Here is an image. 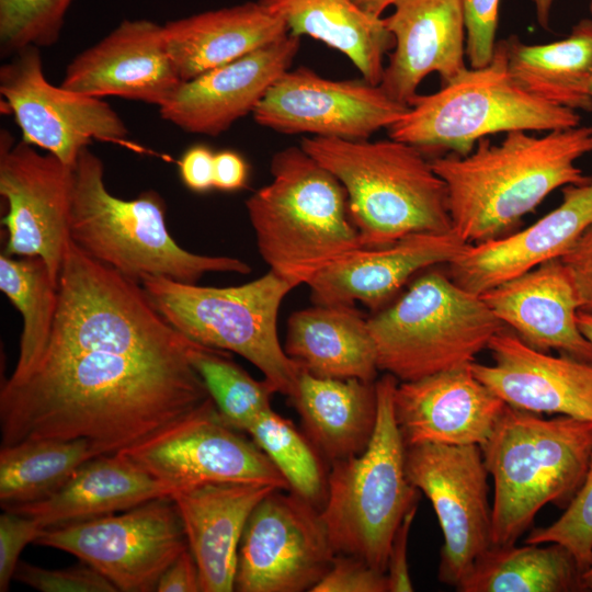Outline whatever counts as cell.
Listing matches in <instances>:
<instances>
[{"instance_id":"6da1fadb","label":"cell","mask_w":592,"mask_h":592,"mask_svg":"<svg viewBox=\"0 0 592 592\" xmlns=\"http://www.w3.org/2000/svg\"><path fill=\"white\" fill-rule=\"evenodd\" d=\"M190 349L47 344L24 377L1 385V446L86 439L114 454L149 439L210 398Z\"/></svg>"},{"instance_id":"7a4b0ae2","label":"cell","mask_w":592,"mask_h":592,"mask_svg":"<svg viewBox=\"0 0 592 592\" xmlns=\"http://www.w3.org/2000/svg\"><path fill=\"white\" fill-rule=\"evenodd\" d=\"M592 152V127L578 125L535 136L508 133L492 144L481 138L466 156L431 160L447 190L456 232L474 244L505 236L551 192L592 181L577 161Z\"/></svg>"},{"instance_id":"3957f363","label":"cell","mask_w":592,"mask_h":592,"mask_svg":"<svg viewBox=\"0 0 592 592\" xmlns=\"http://www.w3.org/2000/svg\"><path fill=\"white\" fill-rule=\"evenodd\" d=\"M272 181L246 208L260 255L296 287L342 257L364 248L342 183L300 146L275 152Z\"/></svg>"},{"instance_id":"277c9868","label":"cell","mask_w":592,"mask_h":592,"mask_svg":"<svg viewBox=\"0 0 592 592\" xmlns=\"http://www.w3.org/2000/svg\"><path fill=\"white\" fill-rule=\"evenodd\" d=\"M299 146L344 186L364 248L453 231L446 185L417 147L320 136H304Z\"/></svg>"},{"instance_id":"5b68a950","label":"cell","mask_w":592,"mask_h":592,"mask_svg":"<svg viewBox=\"0 0 592 592\" xmlns=\"http://www.w3.org/2000/svg\"><path fill=\"white\" fill-rule=\"evenodd\" d=\"M493 479L491 546L514 545L538 511L566 509L592 454V421L540 414L506 405L480 446Z\"/></svg>"},{"instance_id":"8992f818","label":"cell","mask_w":592,"mask_h":592,"mask_svg":"<svg viewBox=\"0 0 592 592\" xmlns=\"http://www.w3.org/2000/svg\"><path fill=\"white\" fill-rule=\"evenodd\" d=\"M70 239L94 260L124 276L196 284L209 272L249 274L242 260L181 248L168 231L166 204L153 190L123 200L109 192L102 160L88 147L72 167Z\"/></svg>"},{"instance_id":"52a82bcc","label":"cell","mask_w":592,"mask_h":592,"mask_svg":"<svg viewBox=\"0 0 592 592\" xmlns=\"http://www.w3.org/2000/svg\"><path fill=\"white\" fill-rule=\"evenodd\" d=\"M398 379L376 380L377 419L366 449L330 464L321 516L337 555L387 571L392 537L420 491L407 476L406 445L394 410Z\"/></svg>"},{"instance_id":"ba28073f","label":"cell","mask_w":592,"mask_h":592,"mask_svg":"<svg viewBox=\"0 0 592 592\" xmlns=\"http://www.w3.org/2000/svg\"><path fill=\"white\" fill-rule=\"evenodd\" d=\"M407 112L387 128L389 138L426 152L466 156L491 134L553 132L580 125L577 111L548 103L525 91L510 75L503 46L491 61L467 68L431 94H417Z\"/></svg>"},{"instance_id":"9c48e42d","label":"cell","mask_w":592,"mask_h":592,"mask_svg":"<svg viewBox=\"0 0 592 592\" xmlns=\"http://www.w3.org/2000/svg\"><path fill=\"white\" fill-rule=\"evenodd\" d=\"M379 371L400 382L468 365L506 328L480 295L430 270L367 319Z\"/></svg>"},{"instance_id":"30bf717a","label":"cell","mask_w":592,"mask_h":592,"mask_svg":"<svg viewBox=\"0 0 592 592\" xmlns=\"http://www.w3.org/2000/svg\"><path fill=\"white\" fill-rule=\"evenodd\" d=\"M152 305L182 334L252 363L276 392L292 398L301 367L281 345L277 316L296 286L273 271L249 283L213 287L149 277L141 282Z\"/></svg>"},{"instance_id":"8fae6325","label":"cell","mask_w":592,"mask_h":592,"mask_svg":"<svg viewBox=\"0 0 592 592\" xmlns=\"http://www.w3.org/2000/svg\"><path fill=\"white\" fill-rule=\"evenodd\" d=\"M34 544L76 556L123 592L156 591L162 573L189 549L170 497L119 514L45 528Z\"/></svg>"},{"instance_id":"7c38bea8","label":"cell","mask_w":592,"mask_h":592,"mask_svg":"<svg viewBox=\"0 0 592 592\" xmlns=\"http://www.w3.org/2000/svg\"><path fill=\"white\" fill-rule=\"evenodd\" d=\"M335 555L321 510L291 490L274 489L246 523L235 591H311Z\"/></svg>"},{"instance_id":"4fadbf2b","label":"cell","mask_w":592,"mask_h":592,"mask_svg":"<svg viewBox=\"0 0 592 592\" xmlns=\"http://www.w3.org/2000/svg\"><path fill=\"white\" fill-rule=\"evenodd\" d=\"M411 483L432 503L444 543L437 579L456 589L491 547L492 506L479 445L418 444L406 447Z\"/></svg>"},{"instance_id":"5bb4252c","label":"cell","mask_w":592,"mask_h":592,"mask_svg":"<svg viewBox=\"0 0 592 592\" xmlns=\"http://www.w3.org/2000/svg\"><path fill=\"white\" fill-rule=\"evenodd\" d=\"M239 432L221 419L210 397L185 418L119 452L179 490L216 482L291 490L269 457Z\"/></svg>"},{"instance_id":"9a60e30c","label":"cell","mask_w":592,"mask_h":592,"mask_svg":"<svg viewBox=\"0 0 592 592\" xmlns=\"http://www.w3.org/2000/svg\"><path fill=\"white\" fill-rule=\"evenodd\" d=\"M0 93L23 141L69 167L92 140L123 143L127 138L126 125L106 102L46 80L39 47L22 48L1 66Z\"/></svg>"},{"instance_id":"2e32d148","label":"cell","mask_w":592,"mask_h":592,"mask_svg":"<svg viewBox=\"0 0 592 592\" xmlns=\"http://www.w3.org/2000/svg\"><path fill=\"white\" fill-rule=\"evenodd\" d=\"M72 184V167L23 140L15 144L1 130L0 194L8 204L3 253L42 258L57 285L70 240Z\"/></svg>"},{"instance_id":"e0dca14e","label":"cell","mask_w":592,"mask_h":592,"mask_svg":"<svg viewBox=\"0 0 592 592\" xmlns=\"http://www.w3.org/2000/svg\"><path fill=\"white\" fill-rule=\"evenodd\" d=\"M408 109L363 78L331 80L298 67L270 87L252 116L281 134L363 140L390 127Z\"/></svg>"},{"instance_id":"ac0fdd59","label":"cell","mask_w":592,"mask_h":592,"mask_svg":"<svg viewBox=\"0 0 592 592\" xmlns=\"http://www.w3.org/2000/svg\"><path fill=\"white\" fill-rule=\"evenodd\" d=\"M162 25L150 20H124L67 66L61 87L79 94L164 104L181 84Z\"/></svg>"},{"instance_id":"d6986e66","label":"cell","mask_w":592,"mask_h":592,"mask_svg":"<svg viewBox=\"0 0 592 592\" xmlns=\"http://www.w3.org/2000/svg\"><path fill=\"white\" fill-rule=\"evenodd\" d=\"M300 37L286 36L234 61L182 81L159 106L163 119L193 134L216 137L252 114L270 87L291 68Z\"/></svg>"},{"instance_id":"ffe728a7","label":"cell","mask_w":592,"mask_h":592,"mask_svg":"<svg viewBox=\"0 0 592 592\" xmlns=\"http://www.w3.org/2000/svg\"><path fill=\"white\" fill-rule=\"evenodd\" d=\"M505 403L473 373L470 364L398 383L396 421L406 447L479 445L491 435Z\"/></svg>"},{"instance_id":"44dd1931","label":"cell","mask_w":592,"mask_h":592,"mask_svg":"<svg viewBox=\"0 0 592 592\" xmlns=\"http://www.w3.org/2000/svg\"><path fill=\"white\" fill-rule=\"evenodd\" d=\"M493 363L473 362L474 375L514 408L592 421V362L554 356L504 328L489 342Z\"/></svg>"},{"instance_id":"7402d4cb","label":"cell","mask_w":592,"mask_h":592,"mask_svg":"<svg viewBox=\"0 0 592 592\" xmlns=\"http://www.w3.org/2000/svg\"><path fill=\"white\" fill-rule=\"evenodd\" d=\"M592 225V181L562 187L561 203L513 235L467 244L448 263L452 280L480 295L533 267L560 259Z\"/></svg>"},{"instance_id":"603a6c76","label":"cell","mask_w":592,"mask_h":592,"mask_svg":"<svg viewBox=\"0 0 592 592\" xmlns=\"http://www.w3.org/2000/svg\"><path fill=\"white\" fill-rule=\"evenodd\" d=\"M394 7L384 22L395 46L379 87L409 105L430 73L446 84L467 69L464 14L460 0H398Z\"/></svg>"},{"instance_id":"cb8c5ba5","label":"cell","mask_w":592,"mask_h":592,"mask_svg":"<svg viewBox=\"0 0 592 592\" xmlns=\"http://www.w3.org/2000/svg\"><path fill=\"white\" fill-rule=\"evenodd\" d=\"M454 231L413 234L389 246L362 248L318 272L307 285L314 304L386 307L421 270L449 263L467 246Z\"/></svg>"},{"instance_id":"d4e9b609","label":"cell","mask_w":592,"mask_h":592,"mask_svg":"<svg viewBox=\"0 0 592 592\" xmlns=\"http://www.w3.org/2000/svg\"><path fill=\"white\" fill-rule=\"evenodd\" d=\"M480 297L527 345L592 362V343L578 325V294L561 259L546 261Z\"/></svg>"},{"instance_id":"484cf974","label":"cell","mask_w":592,"mask_h":592,"mask_svg":"<svg viewBox=\"0 0 592 592\" xmlns=\"http://www.w3.org/2000/svg\"><path fill=\"white\" fill-rule=\"evenodd\" d=\"M275 488L246 482H216L181 489L170 498L181 517L202 592L235 591L238 549L246 523Z\"/></svg>"},{"instance_id":"4316f807","label":"cell","mask_w":592,"mask_h":592,"mask_svg":"<svg viewBox=\"0 0 592 592\" xmlns=\"http://www.w3.org/2000/svg\"><path fill=\"white\" fill-rule=\"evenodd\" d=\"M177 490L117 452L89 459L53 494L3 510L32 516L49 528L123 512Z\"/></svg>"},{"instance_id":"83f0119b","label":"cell","mask_w":592,"mask_h":592,"mask_svg":"<svg viewBox=\"0 0 592 592\" xmlns=\"http://www.w3.org/2000/svg\"><path fill=\"white\" fill-rule=\"evenodd\" d=\"M168 54L182 79L190 80L266 46L289 32L259 1L196 13L162 25Z\"/></svg>"},{"instance_id":"f1b7e54d","label":"cell","mask_w":592,"mask_h":592,"mask_svg":"<svg viewBox=\"0 0 592 592\" xmlns=\"http://www.w3.org/2000/svg\"><path fill=\"white\" fill-rule=\"evenodd\" d=\"M284 350L317 377L376 382L379 371L367 319L354 305L315 304L293 312Z\"/></svg>"},{"instance_id":"f546056e","label":"cell","mask_w":592,"mask_h":592,"mask_svg":"<svg viewBox=\"0 0 592 592\" xmlns=\"http://www.w3.org/2000/svg\"><path fill=\"white\" fill-rule=\"evenodd\" d=\"M375 383L317 377L301 368L289 401L306 436L330 464L366 449L377 419Z\"/></svg>"},{"instance_id":"4dcf8cb0","label":"cell","mask_w":592,"mask_h":592,"mask_svg":"<svg viewBox=\"0 0 592 592\" xmlns=\"http://www.w3.org/2000/svg\"><path fill=\"white\" fill-rule=\"evenodd\" d=\"M283 20L291 34L310 36L341 52L362 78L379 86L384 57L395 39L384 19L361 11L352 0H257Z\"/></svg>"},{"instance_id":"1f68e13d","label":"cell","mask_w":592,"mask_h":592,"mask_svg":"<svg viewBox=\"0 0 592 592\" xmlns=\"http://www.w3.org/2000/svg\"><path fill=\"white\" fill-rule=\"evenodd\" d=\"M500 43L510 75L525 91L558 106L592 111V19L581 20L553 43L528 45L515 36Z\"/></svg>"},{"instance_id":"d6a6232c","label":"cell","mask_w":592,"mask_h":592,"mask_svg":"<svg viewBox=\"0 0 592 592\" xmlns=\"http://www.w3.org/2000/svg\"><path fill=\"white\" fill-rule=\"evenodd\" d=\"M581 569L562 545L491 546L456 587L459 592L584 591Z\"/></svg>"},{"instance_id":"836d02e7","label":"cell","mask_w":592,"mask_h":592,"mask_svg":"<svg viewBox=\"0 0 592 592\" xmlns=\"http://www.w3.org/2000/svg\"><path fill=\"white\" fill-rule=\"evenodd\" d=\"M100 455L103 454L86 439H44L1 446V508L53 494L82 464Z\"/></svg>"},{"instance_id":"e575fe53","label":"cell","mask_w":592,"mask_h":592,"mask_svg":"<svg viewBox=\"0 0 592 592\" xmlns=\"http://www.w3.org/2000/svg\"><path fill=\"white\" fill-rule=\"evenodd\" d=\"M0 289L23 318L19 357L10 380L24 377L44 352L50 338L58 285L39 257L0 255Z\"/></svg>"},{"instance_id":"d590c367","label":"cell","mask_w":592,"mask_h":592,"mask_svg":"<svg viewBox=\"0 0 592 592\" xmlns=\"http://www.w3.org/2000/svg\"><path fill=\"white\" fill-rule=\"evenodd\" d=\"M247 433L285 478L291 491L321 510L327 499L328 473L310 440L272 408L259 415Z\"/></svg>"},{"instance_id":"8d00e7d4","label":"cell","mask_w":592,"mask_h":592,"mask_svg":"<svg viewBox=\"0 0 592 592\" xmlns=\"http://www.w3.org/2000/svg\"><path fill=\"white\" fill-rule=\"evenodd\" d=\"M189 357L221 419L232 429L247 432L259 415L271 409L276 392L271 384L252 378L226 351L195 342Z\"/></svg>"},{"instance_id":"74e56055","label":"cell","mask_w":592,"mask_h":592,"mask_svg":"<svg viewBox=\"0 0 592 592\" xmlns=\"http://www.w3.org/2000/svg\"><path fill=\"white\" fill-rule=\"evenodd\" d=\"M72 0H0V43L4 54L46 47L60 35Z\"/></svg>"},{"instance_id":"f35d334b","label":"cell","mask_w":592,"mask_h":592,"mask_svg":"<svg viewBox=\"0 0 592 592\" xmlns=\"http://www.w3.org/2000/svg\"><path fill=\"white\" fill-rule=\"evenodd\" d=\"M524 543L560 544L573 555L581 571L585 569L592 555V454L585 478L563 513L548 526L532 530Z\"/></svg>"},{"instance_id":"ab89813d","label":"cell","mask_w":592,"mask_h":592,"mask_svg":"<svg viewBox=\"0 0 592 592\" xmlns=\"http://www.w3.org/2000/svg\"><path fill=\"white\" fill-rule=\"evenodd\" d=\"M14 580L41 592H116L115 585L82 562L65 569H46L19 561Z\"/></svg>"},{"instance_id":"60d3db41","label":"cell","mask_w":592,"mask_h":592,"mask_svg":"<svg viewBox=\"0 0 592 592\" xmlns=\"http://www.w3.org/2000/svg\"><path fill=\"white\" fill-rule=\"evenodd\" d=\"M465 30L466 55L471 68L488 65L494 54L500 0H460Z\"/></svg>"},{"instance_id":"b9f144b4","label":"cell","mask_w":592,"mask_h":592,"mask_svg":"<svg viewBox=\"0 0 592 592\" xmlns=\"http://www.w3.org/2000/svg\"><path fill=\"white\" fill-rule=\"evenodd\" d=\"M311 592H388L387 574L356 557L335 555Z\"/></svg>"},{"instance_id":"7bdbcfd3","label":"cell","mask_w":592,"mask_h":592,"mask_svg":"<svg viewBox=\"0 0 592 592\" xmlns=\"http://www.w3.org/2000/svg\"><path fill=\"white\" fill-rule=\"evenodd\" d=\"M45 528L34 517L11 511L0 516V591L7 592L24 547Z\"/></svg>"},{"instance_id":"ee69618b","label":"cell","mask_w":592,"mask_h":592,"mask_svg":"<svg viewBox=\"0 0 592 592\" xmlns=\"http://www.w3.org/2000/svg\"><path fill=\"white\" fill-rule=\"evenodd\" d=\"M560 259L573 282L580 310L592 314V225Z\"/></svg>"},{"instance_id":"f6af8a7d","label":"cell","mask_w":592,"mask_h":592,"mask_svg":"<svg viewBox=\"0 0 592 592\" xmlns=\"http://www.w3.org/2000/svg\"><path fill=\"white\" fill-rule=\"evenodd\" d=\"M418 505L411 508L398 526L388 554L387 581L388 592H412L413 584L408 566V540L412 522L414 520Z\"/></svg>"},{"instance_id":"bcb514c9","label":"cell","mask_w":592,"mask_h":592,"mask_svg":"<svg viewBox=\"0 0 592 592\" xmlns=\"http://www.w3.org/2000/svg\"><path fill=\"white\" fill-rule=\"evenodd\" d=\"M215 152L205 145L187 148L178 162L179 174L183 184L196 193L214 189Z\"/></svg>"},{"instance_id":"7dc6e473","label":"cell","mask_w":592,"mask_h":592,"mask_svg":"<svg viewBox=\"0 0 592 592\" xmlns=\"http://www.w3.org/2000/svg\"><path fill=\"white\" fill-rule=\"evenodd\" d=\"M159 592H202L196 560L190 549L183 551L162 573Z\"/></svg>"},{"instance_id":"c3c4849f","label":"cell","mask_w":592,"mask_h":592,"mask_svg":"<svg viewBox=\"0 0 592 592\" xmlns=\"http://www.w3.org/2000/svg\"><path fill=\"white\" fill-rule=\"evenodd\" d=\"M249 178V167L244 158L232 150L215 152L214 189L234 192L243 189Z\"/></svg>"},{"instance_id":"681fc988","label":"cell","mask_w":592,"mask_h":592,"mask_svg":"<svg viewBox=\"0 0 592 592\" xmlns=\"http://www.w3.org/2000/svg\"><path fill=\"white\" fill-rule=\"evenodd\" d=\"M354 4L365 14L374 19H383V12L390 5H395L398 0H352Z\"/></svg>"},{"instance_id":"f907efd6","label":"cell","mask_w":592,"mask_h":592,"mask_svg":"<svg viewBox=\"0 0 592 592\" xmlns=\"http://www.w3.org/2000/svg\"><path fill=\"white\" fill-rule=\"evenodd\" d=\"M532 2L535 7L538 23L544 29H548L550 10H551L554 0H532Z\"/></svg>"},{"instance_id":"816d5d0a","label":"cell","mask_w":592,"mask_h":592,"mask_svg":"<svg viewBox=\"0 0 592 592\" xmlns=\"http://www.w3.org/2000/svg\"><path fill=\"white\" fill-rule=\"evenodd\" d=\"M578 325L584 337L592 343V314L579 310Z\"/></svg>"},{"instance_id":"f5cc1de1","label":"cell","mask_w":592,"mask_h":592,"mask_svg":"<svg viewBox=\"0 0 592 592\" xmlns=\"http://www.w3.org/2000/svg\"><path fill=\"white\" fill-rule=\"evenodd\" d=\"M581 582L584 591H592V555L588 566L581 573Z\"/></svg>"},{"instance_id":"db71d44e","label":"cell","mask_w":592,"mask_h":592,"mask_svg":"<svg viewBox=\"0 0 592 592\" xmlns=\"http://www.w3.org/2000/svg\"><path fill=\"white\" fill-rule=\"evenodd\" d=\"M589 92L592 96V73H591V77H590V81H589Z\"/></svg>"},{"instance_id":"11a10c76","label":"cell","mask_w":592,"mask_h":592,"mask_svg":"<svg viewBox=\"0 0 592 592\" xmlns=\"http://www.w3.org/2000/svg\"><path fill=\"white\" fill-rule=\"evenodd\" d=\"M589 8H590V13H591V19H592V0H590V5H589Z\"/></svg>"}]
</instances>
